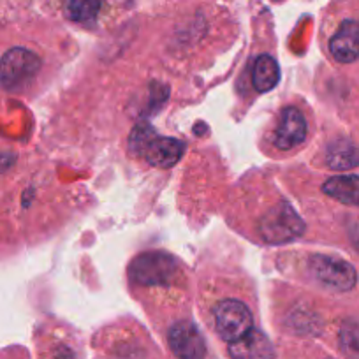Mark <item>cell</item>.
I'll return each instance as SVG.
<instances>
[{
  "instance_id": "277c9868",
  "label": "cell",
  "mask_w": 359,
  "mask_h": 359,
  "mask_svg": "<svg viewBox=\"0 0 359 359\" xmlns=\"http://www.w3.org/2000/svg\"><path fill=\"white\" fill-rule=\"evenodd\" d=\"M310 271L313 277L333 291H351L355 285V269L347 261L331 255H313L310 259Z\"/></svg>"
},
{
  "instance_id": "9a60e30c",
  "label": "cell",
  "mask_w": 359,
  "mask_h": 359,
  "mask_svg": "<svg viewBox=\"0 0 359 359\" xmlns=\"http://www.w3.org/2000/svg\"><path fill=\"white\" fill-rule=\"evenodd\" d=\"M340 341L345 354L351 355L352 359H359V326L358 324H347V326L341 330Z\"/></svg>"
},
{
  "instance_id": "8992f818",
  "label": "cell",
  "mask_w": 359,
  "mask_h": 359,
  "mask_svg": "<svg viewBox=\"0 0 359 359\" xmlns=\"http://www.w3.org/2000/svg\"><path fill=\"white\" fill-rule=\"evenodd\" d=\"M169 345L180 359H205L206 345L198 327L180 320L169 330Z\"/></svg>"
},
{
  "instance_id": "2e32d148",
  "label": "cell",
  "mask_w": 359,
  "mask_h": 359,
  "mask_svg": "<svg viewBox=\"0 0 359 359\" xmlns=\"http://www.w3.org/2000/svg\"><path fill=\"white\" fill-rule=\"evenodd\" d=\"M154 137V129H151L150 126H147V123H140V126H136V129L133 130V134H130V150L137 155H143L144 148L148 147V143H150Z\"/></svg>"
},
{
  "instance_id": "7a4b0ae2",
  "label": "cell",
  "mask_w": 359,
  "mask_h": 359,
  "mask_svg": "<svg viewBox=\"0 0 359 359\" xmlns=\"http://www.w3.org/2000/svg\"><path fill=\"white\" fill-rule=\"evenodd\" d=\"M303 231L305 224L302 222L298 213L285 203L269 210L259 222V233L268 243H287L302 236Z\"/></svg>"
},
{
  "instance_id": "9c48e42d",
  "label": "cell",
  "mask_w": 359,
  "mask_h": 359,
  "mask_svg": "<svg viewBox=\"0 0 359 359\" xmlns=\"http://www.w3.org/2000/svg\"><path fill=\"white\" fill-rule=\"evenodd\" d=\"M331 55L341 64H351L359 57V23L345 20L330 43Z\"/></svg>"
},
{
  "instance_id": "5bb4252c",
  "label": "cell",
  "mask_w": 359,
  "mask_h": 359,
  "mask_svg": "<svg viewBox=\"0 0 359 359\" xmlns=\"http://www.w3.org/2000/svg\"><path fill=\"white\" fill-rule=\"evenodd\" d=\"M102 0H67L65 15L72 22H90L97 16Z\"/></svg>"
},
{
  "instance_id": "5b68a950",
  "label": "cell",
  "mask_w": 359,
  "mask_h": 359,
  "mask_svg": "<svg viewBox=\"0 0 359 359\" xmlns=\"http://www.w3.org/2000/svg\"><path fill=\"white\" fill-rule=\"evenodd\" d=\"M41 67V60L36 53L23 48L8 51L0 62V81L6 88H18L32 81Z\"/></svg>"
},
{
  "instance_id": "8fae6325",
  "label": "cell",
  "mask_w": 359,
  "mask_h": 359,
  "mask_svg": "<svg viewBox=\"0 0 359 359\" xmlns=\"http://www.w3.org/2000/svg\"><path fill=\"white\" fill-rule=\"evenodd\" d=\"M323 191L344 205L359 206V176H334L324 184Z\"/></svg>"
},
{
  "instance_id": "30bf717a",
  "label": "cell",
  "mask_w": 359,
  "mask_h": 359,
  "mask_svg": "<svg viewBox=\"0 0 359 359\" xmlns=\"http://www.w3.org/2000/svg\"><path fill=\"white\" fill-rule=\"evenodd\" d=\"M185 150V144L182 141L175 140V137H158L155 136L154 140L148 143L144 148L143 157L147 162L157 168H172L176 162L182 158Z\"/></svg>"
},
{
  "instance_id": "3957f363",
  "label": "cell",
  "mask_w": 359,
  "mask_h": 359,
  "mask_svg": "<svg viewBox=\"0 0 359 359\" xmlns=\"http://www.w3.org/2000/svg\"><path fill=\"white\" fill-rule=\"evenodd\" d=\"M217 333L222 340L236 341L252 330V313L247 305L236 299H224L213 310Z\"/></svg>"
},
{
  "instance_id": "52a82bcc",
  "label": "cell",
  "mask_w": 359,
  "mask_h": 359,
  "mask_svg": "<svg viewBox=\"0 0 359 359\" xmlns=\"http://www.w3.org/2000/svg\"><path fill=\"white\" fill-rule=\"evenodd\" d=\"M306 137V120L296 108H285L280 115L275 144L280 150H291L302 144Z\"/></svg>"
},
{
  "instance_id": "4fadbf2b",
  "label": "cell",
  "mask_w": 359,
  "mask_h": 359,
  "mask_svg": "<svg viewBox=\"0 0 359 359\" xmlns=\"http://www.w3.org/2000/svg\"><path fill=\"white\" fill-rule=\"evenodd\" d=\"M326 161L331 169L345 171V169H352L359 164V151L355 144L348 140H338L333 141L327 148Z\"/></svg>"
},
{
  "instance_id": "6da1fadb",
  "label": "cell",
  "mask_w": 359,
  "mask_h": 359,
  "mask_svg": "<svg viewBox=\"0 0 359 359\" xmlns=\"http://www.w3.org/2000/svg\"><path fill=\"white\" fill-rule=\"evenodd\" d=\"M129 275L140 285L171 284L178 275V262L165 252H144L134 259Z\"/></svg>"
},
{
  "instance_id": "ba28073f",
  "label": "cell",
  "mask_w": 359,
  "mask_h": 359,
  "mask_svg": "<svg viewBox=\"0 0 359 359\" xmlns=\"http://www.w3.org/2000/svg\"><path fill=\"white\" fill-rule=\"evenodd\" d=\"M229 354L233 359H275L271 341L259 330H250L236 341H231Z\"/></svg>"
},
{
  "instance_id": "7c38bea8",
  "label": "cell",
  "mask_w": 359,
  "mask_h": 359,
  "mask_svg": "<svg viewBox=\"0 0 359 359\" xmlns=\"http://www.w3.org/2000/svg\"><path fill=\"white\" fill-rule=\"evenodd\" d=\"M280 79V69H278L277 60L269 55H261L254 62L252 69V83L257 92H269L277 86Z\"/></svg>"
}]
</instances>
